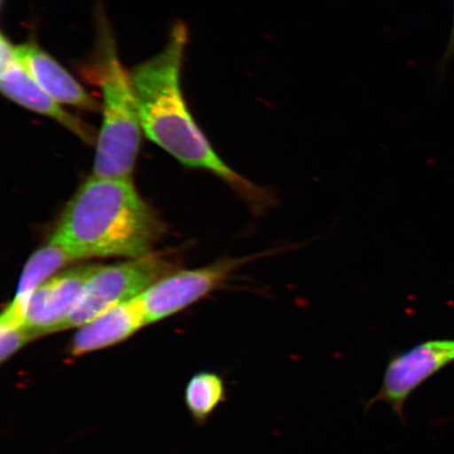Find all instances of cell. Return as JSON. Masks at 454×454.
<instances>
[{"mask_svg":"<svg viewBox=\"0 0 454 454\" xmlns=\"http://www.w3.org/2000/svg\"><path fill=\"white\" fill-rule=\"evenodd\" d=\"M174 271V263L153 253L127 262L100 265L90 278L81 300L61 331L79 328L106 310L140 297L146 289Z\"/></svg>","mask_w":454,"mask_h":454,"instance_id":"277c9868","label":"cell"},{"mask_svg":"<svg viewBox=\"0 0 454 454\" xmlns=\"http://www.w3.org/2000/svg\"><path fill=\"white\" fill-rule=\"evenodd\" d=\"M104 43L99 62L102 122L92 176L132 178L144 129L129 73L119 59L113 39L106 35Z\"/></svg>","mask_w":454,"mask_h":454,"instance_id":"3957f363","label":"cell"},{"mask_svg":"<svg viewBox=\"0 0 454 454\" xmlns=\"http://www.w3.org/2000/svg\"><path fill=\"white\" fill-rule=\"evenodd\" d=\"M187 41V27L178 21L170 28L166 47L129 72L142 129L147 138L179 162L217 176L249 204L255 215H263L276 206L275 192L227 166L186 106L180 75Z\"/></svg>","mask_w":454,"mask_h":454,"instance_id":"6da1fadb","label":"cell"},{"mask_svg":"<svg viewBox=\"0 0 454 454\" xmlns=\"http://www.w3.org/2000/svg\"><path fill=\"white\" fill-rule=\"evenodd\" d=\"M453 55H454V0H453V22H452V27H451V32H450V41H448L445 57H444V59H442V61L446 62V61L450 60Z\"/></svg>","mask_w":454,"mask_h":454,"instance_id":"5bb4252c","label":"cell"},{"mask_svg":"<svg viewBox=\"0 0 454 454\" xmlns=\"http://www.w3.org/2000/svg\"><path fill=\"white\" fill-rule=\"evenodd\" d=\"M149 325L141 298L115 306L79 327L71 344L74 356L92 353L122 342Z\"/></svg>","mask_w":454,"mask_h":454,"instance_id":"30bf717a","label":"cell"},{"mask_svg":"<svg viewBox=\"0 0 454 454\" xmlns=\"http://www.w3.org/2000/svg\"><path fill=\"white\" fill-rule=\"evenodd\" d=\"M33 338V334L24 323L2 316L0 317V356H2V362L10 359Z\"/></svg>","mask_w":454,"mask_h":454,"instance_id":"4fadbf2b","label":"cell"},{"mask_svg":"<svg viewBox=\"0 0 454 454\" xmlns=\"http://www.w3.org/2000/svg\"><path fill=\"white\" fill-rule=\"evenodd\" d=\"M99 266L82 264L59 271L32 293L26 306L25 325L34 338L61 331Z\"/></svg>","mask_w":454,"mask_h":454,"instance_id":"ba28073f","label":"cell"},{"mask_svg":"<svg viewBox=\"0 0 454 454\" xmlns=\"http://www.w3.org/2000/svg\"><path fill=\"white\" fill-rule=\"evenodd\" d=\"M454 363V339L429 340L395 355L388 362L379 393L367 403L388 404L405 422V404L414 391Z\"/></svg>","mask_w":454,"mask_h":454,"instance_id":"8992f818","label":"cell"},{"mask_svg":"<svg viewBox=\"0 0 454 454\" xmlns=\"http://www.w3.org/2000/svg\"><path fill=\"white\" fill-rule=\"evenodd\" d=\"M280 251H286V247L269 249L247 257L221 259L207 268L175 270L141 294L147 322L151 325L177 314L223 286L232 272L241 266Z\"/></svg>","mask_w":454,"mask_h":454,"instance_id":"5b68a950","label":"cell"},{"mask_svg":"<svg viewBox=\"0 0 454 454\" xmlns=\"http://www.w3.org/2000/svg\"><path fill=\"white\" fill-rule=\"evenodd\" d=\"M166 231L132 178H89L67 204L53 240L82 260L152 254Z\"/></svg>","mask_w":454,"mask_h":454,"instance_id":"7a4b0ae2","label":"cell"},{"mask_svg":"<svg viewBox=\"0 0 454 454\" xmlns=\"http://www.w3.org/2000/svg\"><path fill=\"white\" fill-rule=\"evenodd\" d=\"M82 261L69 248L50 238L49 241L34 253L25 266L20 276L16 296L11 302V308L19 310L25 317L28 298L35 289L45 281L59 274L67 266Z\"/></svg>","mask_w":454,"mask_h":454,"instance_id":"8fae6325","label":"cell"},{"mask_svg":"<svg viewBox=\"0 0 454 454\" xmlns=\"http://www.w3.org/2000/svg\"><path fill=\"white\" fill-rule=\"evenodd\" d=\"M0 89L3 94L28 111L53 119L87 144H93L95 129L65 110L39 85L16 55L15 44L2 34L0 39Z\"/></svg>","mask_w":454,"mask_h":454,"instance_id":"52a82bcc","label":"cell"},{"mask_svg":"<svg viewBox=\"0 0 454 454\" xmlns=\"http://www.w3.org/2000/svg\"><path fill=\"white\" fill-rule=\"evenodd\" d=\"M16 55L28 73L51 98L61 106L98 113L99 104L53 56L35 42L15 45Z\"/></svg>","mask_w":454,"mask_h":454,"instance_id":"9c48e42d","label":"cell"},{"mask_svg":"<svg viewBox=\"0 0 454 454\" xmlns=\"http://www.w3.org/2000/svg\"><path fill=\"white\" fill-rule=\"evenodd\" d=\"M225 401V385L219 374L209 372L196 373L187 383L185 403L196 421L202 422Z\"/></svg>","mask_w":454,"mask_h":454,"instance_id":"7c38bea8","label":"cell"}]
</instances>
